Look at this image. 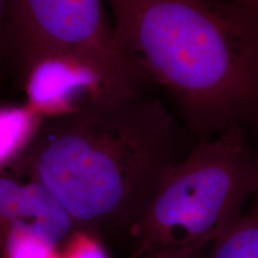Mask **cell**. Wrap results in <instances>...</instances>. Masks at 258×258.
Listing matches in <instances>:
<instances>
[{
  "mask_svg": "<svg viewBox=\"0 0 258 258\" xmlns=\"http://www.w3.org/2000/svg\"><path fill=\"white\" fill-rule=\"evenodd\" d=\"M195 143L148 90L102 95L43 118L14 166L54 196L78 232L128 231Z\"/></svg>",
  "mask_w": 258,
  "mask_h": 258,
  "instance_id": "obj_1",
  "label": "cell"
},
{
  "mask_svg": "<svg viewBox=\"0 0 258 258\" xmlns=\"http://www.w3.org/2000/svg\"><path fill=\"white\" fill-rule=\"evenodd\" d=\"M118 47L196 141L258 131V10L232 0H108Z\"/></svg>",
  "mask_w": 258,
  "mask_h": 258,
  "instance_id": "obj_2",
  "label": "cell"
},
{
  "mask_svg": "<svg viewBox=\"0 0 258 258\" xmlns=\"http://www.w3.org/2000/svg\"><path fill=\"white\" fill-rule=\"evenodd\" d=\"M258 189V132L233 125L196 141L128 228L139 258L212 243L241 217Z\"/></svg>",
  "mask_w": 258,
  "mask_h": 258,
  "instance_id": "obj_3",
  "label": "cell"
},
{
  "mask_svg": "<svg viewBox=\"0 0 258 258\" xmlns=\"http://www.w3.org/2000/svg\"><path fill=\"white\" fill-rule=\"evenodd\" d=\"M4 53L22 80L41 62L66 60L90 71L111 95L152 86L118 47L103 0H6Z\"/></svg>",
  "mask_w": 258,
  "mask_h": 258,
  "instance_id": "obj_4",
  "label": "cell"
},
{
  "mask_svg": "<svg viewBox=\"0 0 258 258\" xmlns=\"http://www.w3.org/2000/svg\"><path fill=\"white\" fill-rule=\"evenodd\" d=\"M78 232L54 196L17 166L0 169V258L11 238L32 234L59 247Z\"/></svg>",
  "mask_w": 258,
  "mask_h": 258,
  "instance_id": "obj_5",
  "label": "cell"
},
{
  "mask_svg": "<svg viewBox=\"0 0 258 258\" xmlns=\"http://www.w3.org/2000/svg\"><path fill=\"white\" fill-rule=\"evenodd\" d=\"M205 258H258V189L241 217L208 245Z\"/></svg>",
  "mask_w": 258,
  "mask_h": 258,
  "instance_id": "obj_6",
  "label": "cell"
},
{
  "mask_svg": "<svg viewBox=\"0 0 258 258\" xmlns=\"http://www.w3.org/2000/svg\"><path fill=\"white\" fill-rule=\"evenodd\" d=\"M42 120L29 105L0 106V169L22 157Z\"/></svg>",
  "mask_w": 258,
  "mask_h": 258,
  "instance_id": "obj_7",
  "label": "cell"
},
{
  "mask_svg": "<svg viewBox=\"0 0 258 258\" xmlns=\"http://www.w3.org/2000/svg\"><path fill=\"white\" fill-rule=\"evenodd\" d=\"M55 247L32 234H18L6 245L2 258H56Z\"/></svg>",
  "mask_w": 258,
  "mask_h": 258,
  "instance_id": "obj_8",
  "label": "cell"
},
{
  "mask_svg": "<svg viewBox=\"0 0 258 258\" xmlns=\"http://www.w3.org/2000/svg\"><path fill=\"white\" fill-rule=\"evenodd\" d=\"M76 238L71 243L67 258H110L96 234L77 232Z\"/></svg>",
  "mask_w": 258,
  "mask_h": 258,
  "instance_id": "obj_9",
  "label": "cell"
},
{
  "mask_svg": "<svg viewBox=\"0 0 258 258\" xmlns=\"http://www.w3.org/2000/svg\"><path fill=\"white\" fill-rule=\"evenodd\" d=\"M209 244L211 243H199L184 247H177V249L158 250L139 258H205Z\"/></svg>",
  "mask_w": 258,
  "mask_h": 258,
  "instance_id": "obj_10",
  "label": "cell"
},
{
  "mask_svg": "<svg viewBox=\"0 0 258 258\" xmlns=\"http://www.w3.org/2000/svg\"><path fill=\"white\" fill-rule=\"evenodd\" d=\"M6 0H0V59L3 55V29H4Z\"/></svg>",
  "mask_w": 258,
  "mask_h": 258,
  "instance_id": "obj_11",
  "label": "cell"
},
{
  "mask_svg": "<svg viewBox=\"0 0 258 258\" xmlns=\"http://www.w3.org/2000/svg\"><path fill=\"white\" fill-rule=\"evenodd\" d=\"M232 2L239 3V4H244L246 6H250V8L258 10V0H232Z\"/></svg>",
  "mask_w": 258,
  "mask_h": 258,
  "instance_id": "obj_12",
  "label": "cell"
}]
</instances>
